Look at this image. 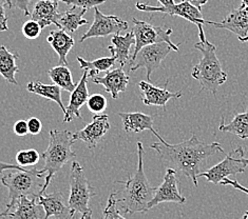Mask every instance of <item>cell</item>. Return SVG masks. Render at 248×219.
Masks as SVG:
<instances>
[{"instance_id": "30", "label": "cell", "mask_w": 248, "mask_h": 219, "mask_svg": "<svg viewBox=\"0 0 248 219\" xmlns=\"http://www.w3.org/2000/svg\"><path fill=\"white\" fill-rule=\"evenodd\" d=\"M39 153L34 149L20 150L16 154V161L18 163V165H20L22 168L36 165L39 162Z\"/></svg>"}, {"instance_id": "10", "label": "cell", "mask_w": 248, "mask_h": 219, "mask_svg": "<svg viewBox=\"0 0 248 219\" xmlns=\"http://www.w3.org/2000/svg\"><path fill=\"white\" fill-rule=\"evenodd\" d=\"M128 29V22L114 15H105L97 7L94 8V21L89 29L82 35L79 43L93 37H106L109 35H117Z\"/></svg>"}, {"instance_id": "23", "label": "cell", "mask_w": 248, "mask_h": 219, "mask_svg": "<svg viewBox=\"0 0 248 219\" xmlns=\"http://www.w3.org/2000/svg\"><path fill=\"white\" fill-rule=\"evenodd\" d=\"M112 45L108 46L111 55L115 56L116 61H119L121 67H124L130 58V49L135 44L134 32L131 31L126 35H113L111 39Z\"/></svg>"}, {"instance_id": "3", "label": "cell", "mask_w": 248, "mask_h": 219, "mask_svg": "<svg viewBox=\"0 0 248 219\" xmlns=\"http://www.w3.org/2000/svg\"><path fill=\"white\" fill-rule=\"evenodd\" d=\"M200 43L194 44V49L202 52L203 57L194 66L191 76L201 85V92L209 91L214 95L217 88L227 80V74L224 72L222 64L217 56V46L212 44L205 36L203 26L198 27Z\"/></svg>"}, {"instance_id": "22", "label": "cell", "mask_w": 248, "mask_h": 219, "mask_svg": "<svg viewBox=\"0 0 248 219\" xmlns=\"http://www.w3.org/2000/svg\"><path fill=\"white\" fill-rule=\"evenodd\" d=\"M46 41L58 55L61 66H68L67 56L75 44L73 37L68 32L60 29V31H51L49 36L46 37Z\"/></svg>"}, {"instance_id": "47", "label": "cell", "mask_w": 248, "mask_h": 219, "mask_svg": "<svg viewBox=\"0 0 248 219\" xmlns=\"http://www.w3.org/2000/svg\"><path fill=\"white\" fill-rule=\"evenodd\" d=\"M52 219V218H51ZM53 219H56V218H53ZM80 219H85V217L84 216H81V218Z\"/></svg>"}, {"instance_id": "17", "label": "cell", "mask_w": 248, "mask_h": 219, "mask_svg": "<svg viewBox=\"0 0 248 219\" xmlns=\"http://www.w3.org/2000/svg\"><path fill=\"white\" fill-rule=\"evenodd\" d=\"M88 78H89V73H88V71L84 70V74H82L79 82L76 85L75 90L71 93L70 102L66 108V113L63 116L64 123L72 121L75 117L79 118V119L82 118L80 108L87 103L88 98H89V91H88L87 87Z\"/></svg>"}, {"instance_id": "25", "label": "cell", "mask_w": 248, "mask_h": 219, "mask_svg": "<svg viewBox=\"0 0 248 219\" xmlns=\"http://www.w3.org/2000/svg\"><path fill=\"white\" fill-rule=\"evenodd\" d=\"M86 12L85 9L78 10L76 7H71L70 10L60 14L56 27L68 33H74L78 28L88 23V20L84 18Z\"/></svg>"}, {"instance_id": "7", "label": "cell", "mask_w": 248, "mask_h": 219, "mask_svg": "<svg viewBox=\"0 0 248 219\" xmlns=\"http://www.w3.org/2000/svg\"><path fill=\"white\" fill-rule=\"evenodd\" d=\"M132 22L134 25L132 31L134 32L135 36V44L133 55L130 61L133 60L141 48L157 43H167L174 52H179V46L175 45L170 39L171 34L173 32L172 29L155 27L148 22L141 21L137 18H133Z\"/></svg>"}, {"instance_id": "27", "label": "cell", "mask_w": 248, "mask_h": 219, "mask_svg": "<svg viewBox=\"0 0 248 219\" xmlns=\"http://www.w3.org/2000/svg\"><path fill=\"white\" fill-rule=\"evenodd\" d=\"M218 130L221 132L232 133L242 139H248V108L243 113L235 114L230 123L225 124V119L222 116Z\"/></svg>"}, {"instance_id": "44", "label": "cell", "mask_w": 248, "mask_h": 219, "mask_svg": "<svg viewBox=\"0 0 248 219\" xmlns=\"http://www.w3.org/2000/svg\"><path fill=\"white\" fill-rule=\"evenodd\" d=\"M242 219H248V211H246L244 213V215H243V217H242Z\"/></svg>"}, {"instance_id": "6", "label": "cell", "mask_w": 248, "mask_h": 219, "mask_svg": "<svg viewBox=\"0 0 248 219\" xmlns=\"http://www.w3.org/2000/svg\"><path fill=\"white\" fill-rule=\"evenodd\" d=\"M70 196L68 205L75 215V213H80L85 219H92V209L90 200L95 195L94 189L86 178L84 168L80 163L73 161L70 171Z\"/></svg>"}, {"instance_id": "19", "label": "cell", "mask_w": 248, "mask_h": 219, "mask_svg": "<svg viewBox=\"0 0 248 219\" xmlns=\"http://www.w3.org/2000/svg\"><path fill=\"white\" fill-rule=\"evenodd\" d=\"M13 212H9L5 217L11 219H44L45 210L36 197L29 198L28 196H21L16 201Z\"/></svg>"}, {"instance_id": "8", "label": "cell", "mask_w": 248, "mask_h": 219, "mask_svg": "<svg viewBox=\"0 0 248 219\" xmlns=\"http://www.w3.org/2000/svg\"><path fill=\"white\" fill-rule=\"evenodd\" d=\"M244 157V147L239 146L232 152L228 153L221 162L214 165L209 170L200 173L198 177H204L209 182L215 183V185H220L221 181L227 178L228 176H235L240 173H243L247 167L243 162Z\"/></svg>"}, {"instance_id": "4", "label": "cell", "mask_w": 248, "mask_h": 219, "mask_svg": "<svg viewBox=\"0 0 248 219\" xmlns=\"http://www.w3.org/2000/svg\"><path fill=\"white\" fill-rule=\"evenodd\" d=\"M49 135L50 141L48 149L43 154L45 167L43 170H39L41 174H46V177L44 186L38 194H44L57 172L76 157L75 152L72 150V146L75 143L73 133L67 130L63 131L51 130Z\"/></svg>"}, {"instance_id": "33", "label": "cell", "mask_w": 248, "mask_h": 219, "mask_svg": "<svg viewBox=\"0 0 248 219\" xmlns=\"http://www.w3.org/2000/svg\"><path fill=\"white\" fill-rule=\"evenodd\" d=\"M43 29H44L41 28V26L37 21L31 19V20L26 21L25 23H23L21 31H22L23 36H25L27 39L33 40V39H36L40 36L41 31H43Z\"/></svg>"}, {"instance_id": "24", "label": "cell", "mask_w": 248, "mask_h": 219, "mask_svg": "<svg viewBox=\"0 0 248 219\" xmlns=\"http://www.w3.org/2000/svg\"><path fill=\"white\" fill-rule=\"evenodd\" d=\"M18 58L17 53H12L4 45H0V75L12 85H18L16 80V74L19 72L16 63Z\"/></svg>"}, {"instance_id": "9", "label": "cell", "mask_w": 248, "mask_h": 219, "mask_svg": "<svg viewBox=\"0 0 248 219\" xmlns=\"http://www.w3.org/2000/svg\"><path fill=\"white\" fill-rule=\"evenodd\" d=\"M173 49L167 43H157L141 48L132 61H130V72L145 69L147 79H151V74L161 66L162 61Z\"/></svg>"}, {"instance_id": "40", "label": "cell", "mask_w": 248, "mask_h": 219, "mask_svg": "<svg viewBox=\"0 0 248 219\" xmlns=\"http://www.w3.org/2000/svg\"><path fill=\"white\" fill-rule=\"evenodd\" d=\"M7 170H19V171H23L27 169H23L20 165H15V164H11V163H5L3 161H0V174H2L4 171Z\"/></svg>"}, {"instance_id": "18", "label": "cell", "mask_w": 248, "mask_h": 219, "mask_svg": "<svg viewBox=\"0 0 248 219\" xmlns=\"http://www.w3.org/2000/svg\"><path fill=\"white\" fill-rule=\"evenodd\" d=\"M94 84L102 85L105 91L109 93L113 99L119 98L120 93L126 91L129 85V76L124 72L123 67L109 71L105 76H97L92 78Z\"/></svg>"}, {"instance_id": "31", "label": "cell", "mask_w": 248, "mask_h": 219, "mask_svg": "<svg viewBox=\"0 0 248 219\" xmlns=\"http://www.w3.org/2000/svg\"><path fill=\"white\" fill-rule=\"evenodd\" d=\"M103 219H126L121 215V211L117 208V198L115 193H111L106 205Z\"/></svg>"}, {"instance_id": "29", "label": "cell", "mask_w": 248, "mask_h": 219, "mask_svg": "<svg viewBox=\"0 0 248 219\" xmlns=\"http://www.w3.org/2000/svg\"><path fill=\"white\" fill-rule=\"evenodd\" d=\"M48 75L50 79L54 82L56 86L60 87L62 90L72 93L76 85L74 84L72 78V73H71L70 69L67 66H58L54 67L48 71Z\"/></svg>"}, {"instance_id": "26", "label": "cell", "mask_w": 248, "mask_h": 219, "mask_svg": "<svg viewBox=\"0 0 248 219\" xmlns=\"http://www.w3.org/2000/svg\"><path fill=\"white\" fill-rule=\"evenodd\" d=\"M27 90L30 93L35 94V95H38L56 102L63 112V114L66 113V108H64L62 100V88L58 86L46 85L40 81H30L27 85Z\"/></svg>"}, {"instance_id": "48", "label": "cell", "mask_w": 248, "mask_h": 219, "mask_svg": "<svg viewBox=\"0 0 248 219\" xmlns=\"http://www.w3.org/2000/svg\"><path fill=\"white\" fill-rule=\"evenodd\" d=\"M120 1H123V0H120Z\"/></svg>"}, {"instance_id": "43", "label": "cell", "mask_w": 248, "mask_h": 219, "mask_svg": "<svg viewBox=\"0 0 248 219\" xmlns=\"http://www.w3.org/2000/svg\"><path fill=\"white\" fill-rule=\"evenodd\" d=\"M240 8H248V0H242V4Z\"/></svg>"}, {"instance_id": "21", "label": "cell", "mask_w": 248, "mask_h": 219, "mask_svg": "<svg viewBox=\"0 0 248 219\" xmlns=\"http://www.w3.org/2000/svg\"><path fill=\"white\" fill-rule=\"evenodd\" d=\"M58 12V1L56 0H38L34 4L31 18L37 21L41 28L45 29L51 25L57 26V20L60 17Z\"/></svg>"}, {"instance_id": "37", "label": "cell", "mask_w": 248, "mask_h": 219, "mask_svg": "<svg viewBox=\"0 0 248 219\" xmlns=\"http://www.w3.org/2000/svg\"><path fill=\"white\" fill-rule=\"evenodd\" d=\"M28 129L30 134L37 135L41 132V130H43V123H41V121L37 117H31L30 119L28 120Z\"/></svg>"}, {"instance_id": "46", "label": "cell", "mask_w": 248, "mask_h": 219, "mask_svg": "<svg viewBox=\"0 0 248 219\" xmlns=\"http://www.w3.org/2000/svg\"><path fill=\"white\" fill-rule=\"evenodd\" d=\"M243 162L246 164V165H248V158H243Z\"/></svg>"}, {"instance_id": "12", "label": "cell", "mask_w": 248, "mask_h": 219, "mask_svg": "<svg viewBox=\"0 0 248 219\" xmlns=\"http://www.w3.org/2000/svg\"><path fill=\"white\" fill-rule=\"evenodd\" d=\"M162 203H175L184 204L186 198L183 196L179 190V181L176 178V171L168 168L161 186L156 188L155 196L148 204V211Z\"/></svg>"}, {"instance_id": "35", "label": "cell", "mask_w": 248, "mask_h": 219, "mask_svg": "<svg viewBox=\"0 0 248 219\" xmlns=\"http://www.w3.org/2000/svg\"><path fill=\"white\" fill-rule=\"evenodd\" d=\"M5 7H9L5 0H0V32H5L9 29L8 17L5 14Z\"/></svg>"}, {"instance_id": "32", "label": "cell", "mask_w": 248, "mask_h": 219, "mask_svg": "<svg viewBox=\"0 0 248 219\" xmlns=\"http://www.w3.org/2000/svg\"><path fill=\"white\" fill-rule=\"evenodd\" d=\"M87 106L92 113H102L107 108V99L102 94H93L88 98Z\"/></svg>"}, {"instance_id": "20", "label": "cell", "mask_w": 248, "mask_h": 219, "mask_svg": "<svg viewBox=\"0 0 248 219\" xmlns=\"http://www.w3.org/2000/svg\"><path fill=\"white\" fill-rule=\"evenodd\" d=\"M119 116L122 118L124 130L127 133H140L148 130L153 135L158 138V133L153 128L155 118L151 115H147L140 112H133V113H119Z\"/></svg>"}, {"instance_id": "14", "label": "cell", "mask_w": 248, "mask_h": 219, "mask_svg": "<svg viewBox=\"0 0 248 219\" xmlns=\"http://www.w3.org/2000/svg\"><path fill=\"white\" fill-rule=\"evenodd\" d=\"M217 29L232 32L241 43L248 41V8H240L230 11V13L221 22H212Z\"/></svg>"}, {"instance_id": "13", "label": "cell", "mask_w": 248, "mask_h": 219, "mask_svg": "<svg viewBox=\"0 0 248 219\" xmlns=\"http://www.w3.org/2000/svg\"><path fill=\"white\" fill-rule=\"evenodd\" d=\"M110 130L109 116L106 114H96L92 118V121L87 126L73 134L74 141L80 140L88 149H94L104 136Z\"/></svg>"}, {"instance_id": "36", "label": "cell", "mask_w": 248, "mask_h": 219, "mask_svg": "<svg viewBox=\"0 0 248 219\" xmlns=\"http://www.w3.org/2000/svg\"><path fill=\"white\" fill-rule=\"evenodd\" d=\"M56 1H62L67 3L68 0H56ZM12 5L13 7L21 10L26 16H30V12H29V4H30L31 0H11Z\"/></svg>"}, {"instance_id": "15", "label": "cell", "mask_w": 248, "mask_h": 219, "mask_svg": "<svg viewBox=\"0 0 248 219\" xmlns=\"http://www.w3.org/2000/svg\"><path fill=\"white\" fill-rule=\"evenodd\" d=\"M38 203L44 206L45 218L50 219L55 217L56 219H73L74 215L71 212L69 205L66 204L62 193L54 192L50 194H37Z\"/></svg>"}, {"instance_id": "38", "label": "cell", "mask_w": 248, "mask_h": 219, "mask_svg": "<svg viewBox=\"0 0 248 219\" xmlns=\"http://www.w3.org/2000/svg\"><path fill=\"white\" fill-rule=\"evenodd\" d=\"M14 133L17 136H25L29 133L28 129V121L27 120H18L14 124Z\"/></svg>"}, {"instance_id": "2", "label": "cell", "mask_w": 248, "mask_h": 219, "mask_svg": "<svg viewBox=\"0 0 248 219\" xmlns=\"http://www.w3.org/2000/svg\"><path fill=\"white\" fill-rule=\"evenodd\" d=\"M138 170L135 174L126 181H117L119 185L124 186L122 198L117 199V205L126 214H134L138 212L148 211V204L153 198L156 188L152 187L147 178L144 171V146L138 143Z\"/></svg>"}, {"instance_id": "39", "label": "cell", "mask_w": 248, "mask_h": 219, "mask_svg": "<svg viewBox=\"0 0 248 219\" xmlns=\"http://www.w3.org/2000/svg\"><path fill=\"white\" fill-rule=\"evenodd\" d=\"M220 185H222V186H232V188L237 189V190H239V191L243 192V193H245V194L248 195V189L242 186L238 180H232V179H229L228 177H227V178L223 179V180L221 181Z\"/></svg>"}, {"instance_id": "28", "label": "cell", "mask_w": 248, "mask_h": 219, "mask_svg": "<svg viewBox=\"0 0 248 219\" xmlns=\"http://www.w3.org/2000/svg\"><path fill=\"white\" fill-rule=\"evenodd\" d=\"M76 59H78L80 69L82 71H88L89 77H91V78L97 77L100 72H107L111 68L114 67V64L116 62V58L113 55H111V57L98 58L93 61H88L80 56H78Z\"/></svg>"}, {"instance_id": "1", "label": "cell", "mask_w": 248, "mask_h": 219, "mask_svg": "<svg viewBox=\"0 0 248 219\" xmlns=\"http://www.w3.org/2000/svg\"><path fill=\"white\" fill-rule=\"evenodd\" d=\"M150 147L156 152L164 165L181 172L190 178L196 187H198V176L202 162L217 153L224 152L223 146L218 143H203L196 135L178 145L168 144L162 138L158 143L152 144Z\"/></svg>"}, {"instance_id": "42", "label": "cell", "mask_w": 248, "mask_h": 219, "mask_svg": "<svg viewBox=\"0 0 248 219\" xmlns=\"http://www.w3.org/2000/svg\"><path fill=\"white\" fill-rule=\"evenodd\" d=\"M157 1L161 3L163 7H170V5H173L175 3L174 0H157Z\"/></svg>"}, {"instance_id": "11", "label": "cell", "mask_w": 248, "mask_h": 219, "mask_svg": "<svg viewBox=\"0 0 248 219\" xmlns=\"http://www.w3.org/2000/svg\"><path fill=\"white\" fill-rule=\"evenodd\" d=\"M135 7H137L139 11L143 12H158V13L168 14L170 16H179L188 21H190L197 27L204 25H212V22H214L205 20L202 13H201V11L198 8L193 7L192 4L185 1V0H183L180 3H174L173 5H170V7H163V5H161V7H152V5L145 4L141 2H138L135 4Z\"/></svg>"}, {"instance_id": "45", "label": "cell", "mask_w": 248, "mask_h": 219, "mask_svg": "<svg viewBox=\"0 0 248 219\" xmlns=\"http://www.w3.org/2000/svg\"><path fill=\"white\" fill-rule=\"evenodd\" d=\"M5 1H7L8 5H9V8H13V5H12V2H11V0H5Z\"/></svg>"}, {"instance_id": "5", "label": "cell", "mask_w": 248, "mask_h": 219, "mask_svg": "<svg viewBox=\"0 0 248 219\" xmlns=\"http://www.w3.org/2000/svg\"><path fill=\"white\" fill-rule=\"evenodd\" d=\"M45 174H41L39 170H16L13 173H9L1 177L2 185L9 190L10 201L7 208L0 214V217H5L9 212L14 208L16 201L21 196L32 195L33 197L37 196L39 190L44 185H41L39 179L43 178Z\"/></svg>"}, {"instance_id": "34", "label": "cell", "mask_w": 248, "mask_h": 219, "mask_svg": "<svg viewBox=\"0 0 248 219\" xmlns=\"http://www.w3.org/2000/svg\"><path fill=\"white\" fill-rule=\"evenodd\" d=\"M107 0H68L67 4L72 5V7L89 10L92 8H95L99 4L105 3Z\"/></svg>"}, {"instance_id": "41", "label": "cell", "mask_w": 248, "mask_h": 219, "mask_svg": "<svg viewBox=\"0 0 248 219\" xmlns=\"http://www.w3.org/2000/svg\"><path fill=\"white\" fill-rule=\"evenodd\" d=\"M185 1H187V2H189L190 4H192L193 7L198 8V9L201 11V9L203 8V5H205L206 3L208 2V0H185Z\"/></svg>"}, {"instance_id": "16", "label": "cell", "mask_w": 248, "mask_h": 219, "mask_svg": "<svg viewBox=\"0 0 248 219\" xmlns=\"http://www.w3.org/2000/svg\"><path fill=\"white\" fill-rule=\"evenodd\" d=\"M168 81L166 82V86L163 88H157L155 86L151 85L150 82L147 81H140L139 88L141 92V102L146 105H156V106H163L166 109V104L170 99H179L182 97L183 93L180 92H170L167 90Z\"/></svg>"}]
</instances>
